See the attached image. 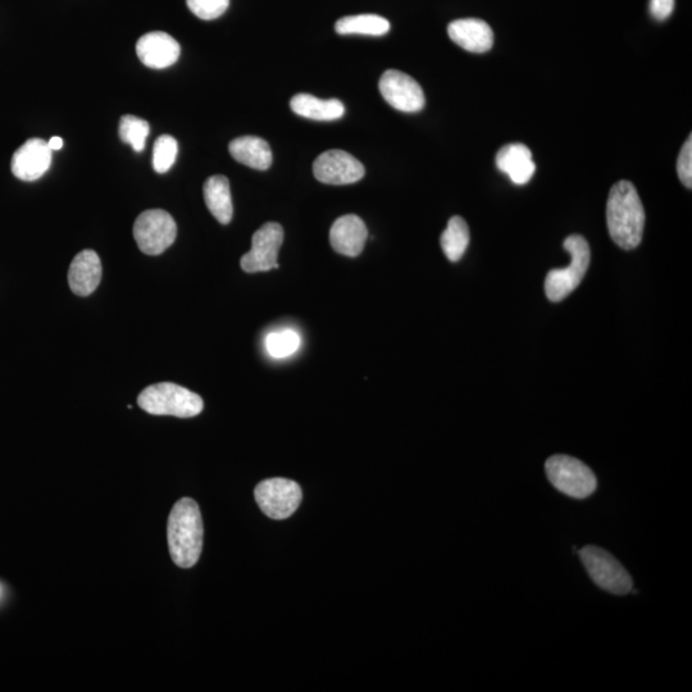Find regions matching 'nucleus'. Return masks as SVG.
I'll list each match as a JSON object with an SVG mask.
<instances>
[{"label":"nucleus","mask_w":692,"mask_h":692,"mask_svg":"<svg viewBox=\"0 0 692 692\" xmlns=\"http://www.w3.org/2000/svg\"><path fill=\"white\" fill-rule=\"evenodd\" d=\"M582 563L591 580L596 585L613 595H627L632 590V578L626 568L608 553L598 546L587 545L578 552Z\"/></svg>","instance_id":"6"},{"label":"nucleus","mask_w":692,"mask_h":692,"mask_svg":"<svg viewBox=\"0 0 692 692\" xmlns=\"http://www.w3.org/2000/svg\"><path fill=\"white\" fill-rule=\"evenodd\" d=\"M48 147L50 150H61L63 147V139L59 136H53L52 139L48 141Z\"/></svg>","instance_id":"29"},{"label":"nucleus","mask_w":692,"mask_h":692,"mask_svg":"<svg viewBox=\"0 0 692 692\" xmlns=\"http://www.w3.org/2000/svg\"><path fill=\"white\" fill-rule=\"evenodd\" d=\"M136 54L143 65L162 70L179 61L181 47L171 35L154 31L141 36L136 44Z\"/></svg>","instance_id":"13"},{"label":"nucleus","mask_w":692,"mask_h":692,"mask_svg":"<svg viewBox=\"0 0 692 692\" xmlns=\"http://www.w3.org/2000/svg\"><path fill=\"white\" fill-rule=\"evenodd\" d=\"M607 225L610 238L619 248L632 250L639 247L644 235L645 211L632 182L619 181L610 190Z\"/></svg>","instance_id":"1"},{"label":"nucleus","mask_w":692,"mask_h":692,"mask_svg":"<svg viewBox=\"0 0 692 692\" xmlns=\"http://www.w3.org/2000/svg\"><path fill=\"white\" fill-rule=\"evenodd\" d=\"M232 158L241 165L266 171L272 165V150L266 140L257 136H241L229 145Z\"/></svg>","instance_id":"18"},{"label":"nucleus","mask_w":692,"mask_h":692,"mask_svg":"<svg viewBox=\"0 0 692 692\" xmlns=\"http://www.w3.org/2000/svg\"><path fill=\"white\" fill-rule=\"evenodd\" d=\"M651 16L658 21L667 20L675 9V0H650Z\"/></svg>","instance_id":"28"},{"label":"nucleus","mask_w":692,"mask_h":692,"mask_svg":"<svg viewBox=\"0 0 692 692\" xmlns=\"http://www.w3.org/2000/svg\"><path fill=\"white\" fill-rule=\"evenodd\" d=\"M177 226L170 213L150 209L136 218L134 238L139 249L148 256H159L175 243Z\"/></svg>","instance_id":"7"},{"label":"nucleus","mask_w":692,"mask_h":692,"mask_svg":"<svg viewBox=\"0 0 692 692\" xmlns=\"http://www.w3.org/2000/svg\"><path fill=\"white\" fill-rule=\"evenodd\" d=\"M691 135L682 147L677 161V173L686 188H692V140Z\"/></svg>","instance_id":"27"},{"label":"nucleus","mask_w":692,"mask_h":692,"mask_svg":"<svg viewBox=\"0 0 692 692\" xmlns=\"http://www.w3.org/2000/svg\"><path fill=\"white\" fill-rule=\"evenodd\" d=\"M314 177L322 184L350 185L363 179L364 166L352 154L340 149L327 150L313 163Z\"/></svg>","instance_id":"10"},{"label":"nucleus","mask_w":692,"mask_h":692,"mask_svg":"<svg viewBox=\"0 0 692 692\" xmlns=\"http://www.w3.org/2000/svg\"><path fill=\"white\" fill-rule=\"evenodd\" d=\"M186 3L190 11L204 21L216 20L230 6V0H186Z\"/></svg>","instance_id":"26"},{"label":"nucleus","mask_w":692,"mask_h":692,"mask_svg":"<svg viewBox=\"0 0 692 692\" xmlns=\"http://www.w3.org/2000/svg\"><path fill=\"white\" fill-rule=\"evenodd\" d=\"M203 193L213 217L222 225L230 223L234 216V207H232L229 179L222 175L209 177L204 184Z\"/></svg>","instance_id":"20"},{"label":"nucleus","mask_w":692,"mask_h":692,"mask_svg":"<svg viewBox=\"0 0 692 692\" xmlns=\"http://www.w3.org/2000/svg\"><path fill=\"white\" fill-rule=\"evenodd\" d=\"M259 508L272 519H286L294 514L302 503V489L297 482L286 478H270L262 481L254 491Z\"/></svg>","instance_id":"8"},{"label":"nucleus","mask_w":692,"mask_h":692,"mask_svg":"<svg viewBox=\"0 0 692 692\" xmlns=\"http://www.w3.org/2000/svg\"><path fill=\"white\" fill-rule=\"evenodd\" d=\"M339 35L382 36L390 31V22L379 15H357L340 18L335 24Z\"/></svg>","instance_id":"22"},{"label":"nucleus","mask_w":692,"mask_h":692,"mask_svg":"<svg viewBox=\"0 0 692 692\" xmlns=\"http://www.w3.org/2000/svg\"><path fill=\"white\" fill-rule=\"evenodd\" d=\"M367 238L366 223L355 215L338 218L330 230L331 247L345 257H358L363 252Z\"/></svg>","instance_id":"14"},{"label":"nucleus","mask_w":692,"mask_h":692,"mask_svg":"<svg viewBox=\"0 0 692 692\" xmlns=\"http://www.w3.org/2000/svg\"><path fill=\"white\" fill-rule=\"evenodd\" d=\"M564 249L571 254L572 262L561 270H552L545 280V293L550 302L558 303L573 293L584 280L591 261L589 244L580 235H572L564 241Z\"/></svg>","instance_id":"4"},{"label":"nucleus","mask_w":692,"mask_h":692,"mask_svg":"<svg viewBox=\"0 0 692 692\" xmlns=\"http://www.w3.org/2000/svg\"><path fill=\"white\" fill-rule=\"evenodd\" d=\"M149 132L150 127L147 121L131 115L121 117L118 134H120L121 140L130 144L136 153L143 152Z\"/></svg>","instance_id":"23"},{"label":"nucleus","mask_w":692,"mask_h":692,"mask_svg":"<svg viewBox=\"0 0 692 692\" xmlns=\"http://www.w3.org/2000/svg\"><path fill=\"white\" fill-rule=\"evenodd\" d=\"M300 336L294 330L271 332L266 338V349L273 358H288L298 352Z\"/></svg>","instance_id":"24"},{"label":"nucleus","mask_w":692,"mask_h":692,"mask_svg":"<svg viewBox=\"0 0 692 692\" xmlns=\"http://www.w3.org/2000/svg\"><path fill=\"white\" fill-rule=\"evenodd\" d=\"M290 107L298 116L314 121H334L344 116V104L338 99L322 100L311 94H298L290 100Z\"/></svg>","instance_id":"19"},{"label":"nucleus","mask_w":692,"mask_h":692,"mask_svg":"<svg viewBox=\"0 0 692 692\" xmlns=\"http://www.w3.org/2000/svg\"><path fill=\"white\" fill-rule=\"evenodd\" d=\"M496 166L507 173L513 184L525 185L535 175L536 166L531 150L523 144L505 145L496 154Z\"/></svg>","instance_id":"17"},{"label":"nucleus","mask_w":692,"mask_h":692,"mask_svg":"<svg viewBox=\"0 0 692 692\" xmlns=\"http://www.w3.org/2000/svg\"><path fill=\"white\" fill-rule=\"evenodd\" d=\"M282 243L284 229L280 223H264L253 235L252 249L241 258V268L248 273L267 272L279 268L277 257Z\"/></svg>","instance_id":"9"},{"label":"nucleus","mask_w":692,"mask_h":692,"mask_svg":"<svg viewBox=\"0 0 692 692\" xmlns=\"http://www.w3.org/2000/svg\"><path fill=\"white\" fill-rule=\"evenodd\" d=\"M470 239V229H468L467 222L459 216L450 218L448 227L440 238L441 248H443L446 258L450 262L461 261L468 245H470Z\"/></svg>","instance_id":"21"},{"label":"nucleus","mask_w":692,"mask_h":692,"mask_svg":"<svg viewBox=\"0 0 692 692\" xmlns=\"http://www.w3.org/2000/svg\"><path fill=\"white\" fill-rule=\"evenodd\" d=\"M546 476L550 484L564 495L585 499L598 487L595 473L580 459L568 455H554L545 463Z\"/></svg>","instance_id":"5"},{"label":"nucleus","mask_w":692,"mask_h":692,"mask_svg":"<svg viewBox=\"0 0 692 692\" xmlns=\"http://www.w3.org/2000/svg\"><path fill=\"white\" fill-rule=\"evenodd\" d=\"M179 153V144L170 135H162L156 141L153 148V167L158 173L170 171Z\"/></svg>","instance_id":"25"},{"label":"nucleus","mask_w":692,"mask_h":692,"mask_svg":"<svg viewBox=\"0 0 692 692\" xmlns=\"http://www.w3.org/2000/svg\"><path fill=\"white\" fill-rule=\"evenodd\" d=\"M449 38L459 47L471 53H486L493 48L494 33L485 21L464 18L448 26Z\"/></svg>","instance_id":"15"},{"label":"nucleus","mask_w":692,"mask_h":692,"mask_svg":"<svg viewBox=\"0 0 692 692\" xmlns=\"http://www.w3.org/2000/svg\"><path fill=\"white\" fill-rule=\"evenodd\" d=\"M138 404L143 411L156 416L191 418L203 412V399L198 394L172 382L148 386L139 395Z\"/></svg>","instance_id":"3"},{"label":"nucleus","mask_w":692,"mask_h":692,"mask_svg":"<svg viewBox=\"0 0 692 692\" xmlns=\"http://www.w3.org/2000/svg\"><path fill=\"white\" fill-rule=\"evenodd\" d=\"M382 98L400 112H420L425 107V93L413 77L396 70H388L379 83Z\"/></svg>","instance_id":"11"},{"label":"nucleus","mask_w":692,"mask_h":692,"mask_svg":"<svg viewBox=\"0 0 692 692\" xmlns=\"http://www.w3.org/2000/svg\"><path fill=\"white\" fill-rule=\"evenodd\" d=\"M102 263L94 250L86 249L77 254L68 271L71 290L80 297H88L97 290L102 280Z\"/></svg>","instance_id":"16"},{"label":"nucleus","mask_w":692,"mask_h":692,"mask_svg":"<svg viewBox=\"0 0 692 692\" xmlns=\"http://www.w3.org/2000/svg\"><path fill=\"white\" fill-rule=\"evenodd\" d=\"M52 163V150L43 139H30L12 157V173L22 181H36Z\"/></svg>","instance_id":"12"},{"label":"nucleus","mask_w":692,"mask_h":692,"mask_svg":"<svg viewBox=\"0 0 692 692\" xmlns=\"http://www.w3.org/2000/svg\"><path fill=\"white\" fill-rule=\"evenodd\" d=\"M203 519L199 505L184 498L173 505L168 517L167 539L172 561L181 568L198 563L203 549Z\"/></svg>","instance_id":"2"}]
</instances>
